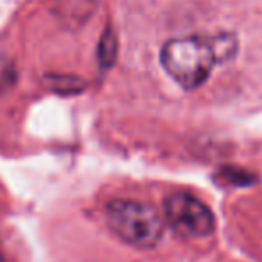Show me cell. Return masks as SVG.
Here are the masks:
<instances>
[{
  "label": "cell",
  "mask_w": 262,
  "mask_h": 262,
  "mask_svg": "<svg viewBox=\"0 0 262 262\" xmlns=\"http://www.w3.org/2000/svg\"><path fill=\"white\" fill-rule=\"evenodd\" d=\"M164 220L187 237H207L216 228L212 210L187 191H175L166 196Z\"/></svg>",
  "instance_id": "obj_3"
},
{
  "label": "cell",
  "mask_w": 262,
  "mask_h": 262,
  "mask_svg": "<svg viewBox=\"0 0 262 262\" xmlns=\"http://www.w3.org/2000/svg\"><path fill=\"white\" fill-rule=\"evenodd\" d=\"M105 221L116 237L136 248H154L164 234V217L150 204L116 198L105 205Z\"/></svg>",
  "instance_id": "obj_2"
},
{
  "label": "cell",
  "mask_w": 262,
  "mask_h": 262,
  "mask_svg": "<svg viewBox=\"0 0 262 262\" xmlns=\"http://www.w3.org/2000/svg\"><path fill=\"white\" fill-rule=\"evenodd\" d=\"M210 43L214 47L217 62L228 61V59H232L235 52H237V39L232 34H217L214 38H210Z\"/></svg>",
  "instance_id": "obj_6"
},
{
  "label": "cell",
  "mask_w": 262,
  "mask_h": 262,
  "mask_svg": "<svg viewBox=\"0 0 262 262\" xmlns=\"http://www.w3.org/2000/svg\"><path fill=\"white\" fill-rule=\"evenodd\" d=\"M97 59L102 70H111L118 59V36L111 25H107L98 39Z\"/></svg>",
  "instance_id": "obj_5"
},
{
  "label": "cell",
  "mask_w": 262,
  "mask_h": 262,
  "mask_svg": "<svg viewBox=\"0 0 262 262\" xmlns=\"http://www.w3.org/2000/svg\"><path fill=\"white\" fill-rule=\"evenodd\" d=\"M0 262H2V260H0Z\"/></svg>",
  "instance_id": "obj_8"
},
{
  "label": "cell",
  "mask_w": 262,
  "mask_h": 262,
  "mask_svg": "<svg viewBox=\"0 0 262 262\" xmlns=\"http://www.w3.org/2000/svg\"><path fill=\"white\" fill-rule=\"evenodd\" d=\"M43 84L59 95H77L86 88V80L72 73H47Z\"/></svg>",
  "instance_id": "obj_4"
},
{
  "label": "cell",
  "mask_w": 262,
  "mask_h": 262,
  "mask_svg": "<svg viewBox=\"0 0 262 262\" xmlns=\"http://www.w3.org/2000/svg\"><path fill=\"white\" fill-rule=\"evenodd\" d=\"M217 62L214 47L207 38L184 36L164 43L161 64L164 72L184 90H196L209 79Z\"/></svg>",
  "instance_id": "obj_1"
},
{
  "label": "cell",
  "mask_w": 262,
  "mask_h": 262,
  "mask_svg": "<svg viewBox=\"0 0 262 262\" xmlns=\"http://www.w3.org/2000/svg\"><path fill=\"white\" fill-rule=\"evenodd\" d=\"M220 177L227 180L228 184H232V186H248V184H252L255 180V177L252 173L237 168H223L220 171Z\"/></svg>",
  "instance_id": "obj_7"
}]
</instances>
